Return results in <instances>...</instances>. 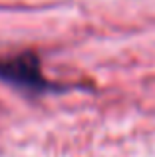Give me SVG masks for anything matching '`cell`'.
I'll use <instances>...</instances> for the list:
<instances>
[{
  "instance_id": "6da1fadb",
  "label": "cell",
  "mask_w": 155,
  "mask_h": 157,
  "mask_svg": "<svg viewBox=\"0 0 155 157\" xmlns=\"http://www.w3.org/2000/svg\"><path fill=\"white\" fill-rule=\"evenodd\" d=\"M0 80L26 92L58 90V86H52L44 78L38 56L34 52H22L10 58H0Z\"/></svg>"
}]
</instances>
